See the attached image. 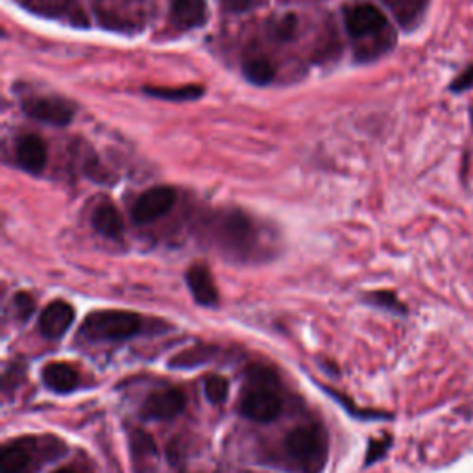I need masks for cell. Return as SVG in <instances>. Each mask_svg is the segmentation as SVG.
<instances>
[{
	"mask_svg": "<svg viewBox=\"0 0 473 473\" xmlns=\"http://www.w3.org/2000/svg\"><path fill=\"white\" fill-rule=\"evenodd\" d=\"M213 237L224 252L237 257H248L259 242L257 225L240 211H224L213 224Z\"/></svg>",
	"mask_w": 473,
	"mask_h": 473,
	"instance_id": "cell-2",
	"label": "cell"
},
{
	"mask_svg": "<svg viewBox=\"0 0 473 473\" xmlns=\"http://www.w3.org/2000/svg\"><path fill=\"white\" fill-rule=\"evenodd\" d=\"M368 300L383 307L386 311H393V313H400L405 315L407 313V307L398 300V296L390 291H379V293H372L368 296Z\"/></svg>",
	"mask_w": 473,
	"mask_h": 473,
	"instance_id": "cell-22",
	"label": "cell"
},
{
	"mask_svg": "<svg viewBox=\"0 0 473 473\" xmlns=\"http://www.w3.org/2000/svg\"><path fill=\"white\" fill-rule=\"evenodd\" d=\"M74 320V309L72 305L64 301V300H56L45 307V311L39 317V329L47 339H59L64 337L69 327L72 325Z\"/></svg>",
	"mask_w": 473,
	"mask_h": 473,
	"instance_id": "cell-12",
	"label": "cell"
},
{
	"mask_svg": "<svg viewBox=\"0 0 473 473\" xmlns=\"http://www.w3.org/2000/svg\"><path fill=\"white\" fill-rule=\"evenodd\" d=\"M242 74L254 86H269L276 76V67L269 57H250L242 64Z\"/></svg>",
	"mask_w": 473,
	"mask_h": 473,
	"instance_id": "cell-18",
	"label": "cell"
},
{
	"mask_svg": "<svg viewBox=\"0 0 473 473\" xmlns=\"http://www.w3.org/2000/svg\"><path fill=\"white\" fill-rule=\"evenodd\" d=\"M346 30L359 43V57L362 61L376 59L396 45V32L390 27L386 15L374 4L359 3L347 6L344 11Z\"/></svg>",
	"mask_w": 473,
	"mask_h": 473,
	"instance_id": "cell-1",
	"label": "cell"
},
{
	"mask_svg": "<svg viewBox=\"0 0 473 473\" xmlns=\"http://www.w3.org/2000/svg\"><path fill=\"white\" fill-rule=\"evenodd\" d=\"M473 89V64L464 67L449 84V91L454 95H462Z\"/></svg>",
	"mask_w": 473,
	"mask_h": 473,
	"instance_id": "cell-24",
	"label": "cell"
},
{
	"mask_svg": "<svg viewBox=\"0 0 473 473\" xmlns=\"http://www.w3.org/2000/svg\"><path fill=\"white\" fill-rule=\"evenodd\" d=\"M23 110L30 118L54 126H67L74 117V108L59 96H30L23 102Z\"/></svg>",
	"mask_w": 473,
	"mask_h": 473,
	"instance_id": "cell-5",
	"label": "cell"
},
{
	"mask_svg": "<svg viewBox=\"0 0 473 473\" xmlns=\"http://www.w3.org/2000/svg\"><path fill=\"white\" fill-rule=\"evenodd\" d=\"M13 309H15V315L20 318V320H27L32 317L34 309H35V303H34V298L27 293H19L15 298H13Z\"/></svg>",
	"mask_w": 473,
	"mask_h": 473,
	"instance_id": "cell-25",
	"label": "cell"
},
{
	"mask_svg": "<svg viewBox=\"0 0 473 473\" xmlns=\"http://www.w3.org/2000/svg\"><path fill=\"white\" fill-rule=\"evenodd\" d=\"M388 447V440H381V442H372V451L368 454V462H374L376 459H379Z\"/></svg>",
	"mask_w": 473,
	"mask_h": 473,
	"instance_id": "cell-27",
	"label": "cell"
},
{
	"mask_svg": "<svg viewBox=\"0 0 473 473\" xmlns=\"http://www.w3.org/2000/svg\"><path fill=\"white\" fill-rule=\"evenodd\" d=\"M149 96L161 98V100H172V102H187L198 100L203 95L202 86H183V88H145L142 89Z\"/></svg>",
	"mask_w": 473,
	"mask_h": 473,
	"instance_id": "cell-19",
	"label": "cell"
},
{
	"mask_svg": "<svg viewBox=\"0 0 473 473\" xmlns=\"http://www.w3.org/2000/svg\"><path fill=\"white\" fill-rule=\"evenodd\" d=\"M54 473H80V471H76V469H72V468H59V469H56Z\"/></svg>",
	"mask_w": 473,
	"mask_h": 473,
	"instance_id": "cell-28",
	"label": "cell"
},
{
	"mask_svg": "<svg viewBox=\"0 0 473 473\" xmlns=\"http://www.w3.org/2000/svg\"><path fill=\"white\" fill-rule=\"evenodd\" d=\"M187 285L193 298L205 307H215L218 303V291L208 266L195 264L187 271Z\"/></svg>",
	"mask_w": 473,
	"mask_h": 473,
	"instance_id": "cell-15",
	"label": "cell"
},
{
	"mask_svg": "<svg viewBox=\"0 0 473 473\" xmlns=\"http://www.w3.org/2000/svg\"><path fill=\"white\" fill-rule=\"evenodd\" d=\"M102 27L134 34L147 23V0H93Z\"/></svg>",
	"mask_w": 473,
	"mask_h": 473,
	"instance_id": "cell-4",
	"label": "cell"
},
{
	"mask_svg": "<svg viewBox=\"0 0 473 473\" xmlns=\"http://www.w3.org/2000/svg\"><path fill=\"white\" fill-rule=\"evenodd\" d=\"M141 317L130 311H95L81 324V335L89 340H126L141 332Z\"/></svg>",
	"mask_w": 473,
	"mask_h": 473,
	"instance_id": "cell-3",
	"label": "cell"
},
{
	"mask_svg": "<svg viewBox=\"0 0 473 473\" xmlns=\"http://www.w3.org/2000/svg\"><path fill=\"white\" fill-rule=\"evenodd\" d=\"M43 381L50 390H54V393L65 394V393H72V390L78 386L80 378L71 364L50 362L43 368Z\"/></svg>",
	"mask_w": 473,
	"mask_h": 473,
	"instance_id": "cell-16",
	"label": "cell"
},
{
	"mask_svg": "<svg viewBox=\"0 0 473 473\" xmlns=\"http://www.w3.org/2000/svg\"><path fill=\"white\" fill-rule=\"evenodd\" d=\"M285 449L294 461L309 464L322 457L324 437L315 427H298L286 435Z\"/></svg>",
	"mask_w": 473,
	"mask_h": 473,
	"instance_id": "cell-8",
	"label": "cell"
},
{
	"mask_svg": "<svg viewBox=\"0 0 473 473\" xmlns=\"http://www.w3.org/2000/svg\"><path fill=\"white\" fill-rule=\"evenodd\" d=\"M240 413L254 422H272L281 413V400L271 388H250L248 393L242 396Z\"/></svg>",
	"mask_w": 473,
	"mask_h": 473,
	"instance_id": "cell-7",
	"label": "cell"
},
{
	"mask_svg": "<svg viewBox=\"0 0 473 473\" xmlns=\"http://www.w3.org/2000/svg\"><path fill=\"white\" fill-rule=\"evenodd\" d=\"M91 225L95 232L110 240H120L125 235V224L118 210L110 200L100 202L91 213Z\"/></svg>",
	"mask_w": 473,
	"mask_h": 473,
	"instance_id": "cell-13",
	"label": "cell"
},
{
	"mask_svg": "<svg viewBox=\"0 0 473 473\" xmlns=\"http://www.w3.org/2000/svg\"><path fill=\"white\" fill-rule=\"evenodd\" d=\"M28 11H34L41 17L69 20L71 25L84 27L88 23V17L81 10L78 0H19Z\"/></svg>",
	"mask_w": 473,
	"mask_h": 473,
	"instance_id": "cell-9",
	"label": "cell"
},
{
	"mask_svg": "<svg viewBox=\"0 0 473 473\" xmlns=\"http://www.w3.org/2000/svg\"><path fill=\"white\" fill-rule=\"evenodd\" d=\"M30 462V451L20 442L6 444L0 454V471L3 473H27Z\"/></svg>",
	"mask_w": 473,
	"mask_h": 473,
	"instance_id": "cell-17",
	"label": "cell"
},
{
	"mask_svg": "<svg viewBox=\"0 0 473 473\" xmlns=\"http://www.w3.org/2000/svg\"><path fill=\"white\" fill-rule=\"evenodd\" d=\"M132 451H134V457L137 462L154 459L156 457V444H154L152 437H149L147 433L135 431L134 437H132Z\"/></svg>",
	"mask_w": 473,
	"mask_h": 473,
	"instance_id": "cell-21",
	"label": "cell"
},
{
	"mask_svg": "<svg viewBox=\"0 0 473 473\" xmlns=\"http://www.w3.org/2000/svg\"><path fill=\"white\" fill-rule=\"evenodd\" d=\"M225 11L230 13H244L254 6V0H220Z\"/></svg>",
	"mask_w": 473,
	"mask_h": 473,
	"instance_id": "cell-26",
	"label": "cell"
},
{
	"mask_svg": "<svg viewBox=\"0 0 473 473\" xmlns=\"http://www.w3.org/2000/svg\"><path fill=\"white\" fill-rule=\"evenodd\" d=\"M187 398L179 388H164L150 394L141 408V415L149 420H172L185 408Z\"/></svg>",
	"mask_w": 473,
	"mask_h": 473,
	"instance_id": "cell-10",
	"label": "cell"
},
{
	"mask_svg": "<svg viewBox=\"0 0 473 473\" xmlns=\"http://www.w3.org/2000/svg\"><path fill=\"white\" fill-rule=\"evenodd\" d=\"M17 164L25 172L41 174L47 164V147L45 141L35 134L20 135L15 147Z\"/></svg>",
	"mask_w": 473,
	"mask_h": 473,
	"instance_id": "cell-11",
	"label": "cell"
},
{
	"mask_svg": "<svg viewBox=\"0 0 473 473\" xmlns=\"http://www.w3.org/2000/svg\"><path fill=\"white\" fill-rule=\"evenodd\" d=\"M208 19V4L205 0H172L171 20L178 30H193Z\"/></svg>",
	"mask_w": 473,
	"mask_h": 473,
	"instance_id": "cell-14",
	"label": "cell"
},
{
	"mask_svg": "<svg viewBox=\"0 0 473 473\" xmlns=\"http://www.w3.org/2000/svg\"><path fill=\"white\" fill-rule=\"evenodd\" d=\"M296 27H298V19L294 15H285L274 25L272 34L278 41H291L296 34Z\"/></svg>",
	"mask_w": 473,
	"mask_h": 473,
	"instance_id": "cell-23",
	"label": "cell"
},
{
	"mask_svg": "<svg viewBox=\"0 0 473 473\" xmlns=\"http://www.w3.org/2000/svg\"><path fill=\"white\" fill-rule=\"evenodd\" d=\"M176 202V191L172 187H154L142 193L132 208V218L137 224H150L167 215Z\"/></svg>",
	"mask_w": 473,
	"mask_h": 473,
	"instance_id": "cell-6",
	"label": "cell"
},
{
	"mask_svg": "<svg viewBox=\"0 0 473 473\" xmlns=\"http://www.w3.org/2000/svg\"><path fill=\"white\" fill-rule=\"evenodd\" d=\"M203 390H205V398H208L211 403L218 405V403H224L225 398H228L230 383L222 376H211L208 378V381H205Z\"/></svg>",
	"mask_w": 473,
	"mask_h": 473,
	"instance_id": "cell-20",
	"label": "cell"
}]
</instances>
